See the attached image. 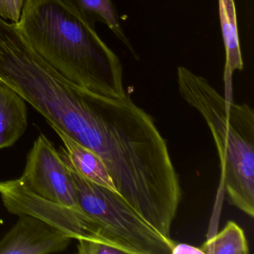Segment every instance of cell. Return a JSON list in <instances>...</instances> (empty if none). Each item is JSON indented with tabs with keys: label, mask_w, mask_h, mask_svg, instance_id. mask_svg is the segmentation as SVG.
Masks as SVG:
<instances>
[{
	"label": "cell",
	"mask_w": 254,
	"mask_h": 254,
	"mask_svg": "<svg viewBox=\"0 0 254 254\" xmlns=\"http://www.w3.org/2000/svg\"><path fill=\"white\" fill-rule=\"evenodd\" d=\"M172 254H203L201 248L187 244H177L172 250Z\"/></svg>",
	"instance_id": "obj_14"
},
{
	"label": "cell",
	"mask_w": 254,
	"mask_h": 254,
	"mask_svg": "<svg viewBox=\"0 0 254 254\" xmlns=\"http://www.w3.org/2000/svg\"><path fill=\"white\" fill-rule=\"evenodd\" d=\"M203 254H248L249 245L245 232L230 221L218 234L209 238L200 247Z\"/></svg>",
	"instance_id": "obj_11"
},
{
	"label": "cell",
	"mask_w": 254,
	"mask_h": 254,
	"mask_svg": "<svg viewBox=\"0 0 254 254\" xmlns=\"http://www.w3.org/2000/svg\"><path fill=\"white\" fill-rule=\"evenodd\" d=\"M14 227L0 240V254H49L67 249L71 238L33 215H18Z\"/></svg>",
	"instance_id": "obj_6"
},
{
	"label": "cell",
	"mask_w": 254,
	"mask_h": 254,
	"mask_svg": "<svg viewBox=\"0 0 254 254\" xmlns=\"http://www.w3.org/2000/svg\"><path fill=\"white\" fill-rule=\"evenodd\" d=\"M180 94L205 120L219 156L221 181L232 205L254 215V111L221 96L206 78L178 68Z\"/></svg>",
	"instance_id": "obj_2"
},
{
	"label": "cell",
	"mask_w": 254,
	"mask_h": 254,
	"mask_svg": "<svg viewBox=\"0 0 254 254\" xmlns=\"http://www.w3.org/2000/svg\"><path fill=\"white\" fill-rule=\"evenodd\" d=\"M0 197L5 209L13 215H33L71 239L102 241L114 245L102 227L83 211L40 197L29 190L20 178L0 181Z\"/></svg>",
	"instance_id": "obj_4"
},
{
	"label": "cell",
	"mask_w": 254,
	"mask_h": 254,
	"mask_svg": "<svg viewBox=\"0 0 254 254\" xmlns=\"http://www.w3.org/2000/svg\"><path fill=\"white\" fill-rule=\"evenodd\" d=\"M77 249L80 254H126L112 244L102 241L78 239Z\"/></svg>",
	"instance_id": "obj_12"
},
{
	"label": "cell",
	"mask_w": 254,
	"mask_h": 254,
	"mask_svg": "<svg viewBox=\"0 0 254 254\" xmlns=\"http://www.w3.org/2000/svg\"><path fill=\"white\" fill-rule=\"evenodd\" d=\"M26 0H0V17L17 24L20 21Z\"/></svg>",
	"instance_id": "obj_13"
},
{
	"label": "cell",
	"mask_w": 254,
	"mask_h": 254,
	"mask_svg": "<svg viewBox=\"0 0 254 254\" xmlns=\"http://www.w3.org/2000/svg\"><path fill=\"white\" fill-rule=\"evenodd\" d=\"M50 126L64 144L65 149L62 148L61 154L78 175L96 185L118 193L109 170L97 154L69 137L59 127Z\"/></svg>",
	"instance_id": "obj_7"
},
{
	"label": "cell",
	"mask_w": 254,
	"mask_h": 254,
	"mask_svg": "<svg viewBox=\"0 0 254 254\" xmlns=\"http://www.w3.org/2000/svg\"><path fill=\"white\" fill-rule=\"evenodd\" d=\"M20 180L40 197L82 211L78 205L70 170L60 152L44 133L34 142Z\"/></svg>",
	"instance_id": "obj_5"
},
{
	"label": "cell",
	"mask_w": 254,
	"mask_h": 254,
	"mask_svg": "<svg viewBox=\"0 0 254 254\" xmlns=\"http://www.w3.org/2000/svg\"><path fill=\"white\" fill-rule=\"evenodd\" d=\"M28 126L26 102L0 80V150L14 145Z\"/></svg>",
	"instance_id": "obj_8"
},
{
	"label": "cell",
	"mask_w": 254,
	"mask_h": 254,
	"mask_svg": "<svg viewBox=\"0 0 254 254\" xmlns=\"http://www.w3.org/2000/svg\"><path fill=\"white\" fill-rule=\"evenodd\" d=\"M62 157L70 170L80 208L102 227L110 242L126 254L172 253L175 241L159 234L120 194L87 181Z\"/></svg>",
	"instance_id": "obj_3"
},
{
	"label": "cell",
	"mask_w": 254,
	"mask_h": 254,
	"mask_svg": "<svg viewBox=\"0 0 254 254\" xmlns=\"http://www.w3.org/2000/svg\"><path fill=\"white\" fill-rule=\"evenodd\" d=\"M219 17L221 32L224 40L226 53L224 78L230 83L235 70H242L244 67L239 33H238L237 16L234 0H218Z\"/></svg>",
	"instance_id": "obj_10"
},
{
	"label": "cell",
	"mask_w": 254,
	"mask_h": 254,
	"mask_svg": "<svg viewBox=\"0 0 254 254\" xmlns=\"http://www.w3.org/2000/svg\"><path fill=\"white\" fill-rule=\"evenodd\" d=\"M15 25L37 53L71 82L99 94L127 93L118 56L94 26L60 0H26Z\"/></svg>",
	"instance_id": "obj_1"
},
{
	"label": "cell",
	"mask_w": 254,
	"mask_h": 254,
	"mask_svg": "<svg viewBox=\"0 0 254 254\" xmlns=\"http://www.w3.org/2000/svg\"><path fill=\"white\" fill-rule=\"evenodd\" d=\"M80 18L94 26L96 23L106 25L117 38L135 56L133 47L123 32L120 17L112 0H60Z\"/></svg>",
	"instance_id": "obj_9"
}]
</instances>
